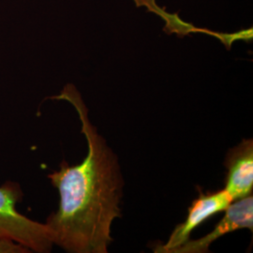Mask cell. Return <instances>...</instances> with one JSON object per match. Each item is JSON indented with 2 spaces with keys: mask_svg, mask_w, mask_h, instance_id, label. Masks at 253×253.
I'll list each match as a JSON object with an SVG mask.
<instances>
[{
  "mask_svg": "<svg viewBox=\"0 0 253 253\" xmlns=\"http://www.w3.org/2000/svg\"><path fill=\"white\" fill-rule=\"evenodd\" d=\"M76 110L87 155L78 165L66 162L48 175L59 192L58 210L48 217L54 245L71 253H106L112 243L111 226L121 217L123 179L118 159L88 118L87 108L76 87L69 84L55 96Z\"/></svg>",
  "mask_w": 253,
  "mask_h": 253,
  "instance_id": "cell-1",
  "label": "cell"
},
{
  "mask_svg": "<svg viewBox=\"0 0 253 253\" xmlns=\"http://www.w3.org/2000/svg\"><path fill=\"white\" fill-rule=\"evenodd\" d=\"M22 195L17 184L7 182L0 188V238L22 245L30 252L50 253L54 242L49 228L16 209Z\"/></svg>",
  "mask_w": 253,
  "mask_h": 253,
  "instance_id": "cell-2",
  "label": "cell"
},
{
  "mask_svg": "<svg viewBox=\"0 0 253 253\" xmlns=\"http://www.w3.org/2000/svg\"><path fill=\"white\" fill-rule=\"evenodd\" d=\"M233 200L225 190L204 194L193 201L190 208L186 220L177 225L173 230L167 243L159 245L155 249V253H169L172 249L179 247L190 239L192 231L218 212L224 211L232 204Z\"/></svg>",
  "mask_w": 253,
  "mask_h": 253,
  "instance_id": "cell-3",
  "label": "cell"
},
{
  "mask_svg": "<svg viewBox=\"0 0 253 253\" xmlns=\"http://www.w3.org/2000/svg\"><path fill=\"white\" fill-rule=\"evenodd\" d=\"M225 209V215L215 229L208 235L198 240H188L179 247L172 249L169 253H205L209 252V247L217 238L226 234L241 229H253V195L243 199L234 201Z\"/></svg>",
  "mask_w": 253,
  "mask_h": 253,
  "instance_id": "cell-4",
  "label": "cell"
},
{
  "mask_svg": "<svg viewBox=\"0 0 253 253\" xmlns=\"http://www.w3.org/2000/svg\"><path fill=\"white\" fill-rule=\"evenodd\" d=\"M225 189L234 201L252 195L253 189V139H245L227 154Z\"/></svg>",
  "mask_w": 253,
  "mask_h": 253,
  "instance_id": "cell-5",
  "label": "cell"
},
{
  "mask_svg": "<svg viewBox=\"0 0 253 253\" xmlns=\"http://www.w3.org/2000/svg\"><path fill=\"white\" fill-rule=\"evenodd\" d=\"M31 253L26 247L8 239L0 238V253Z\"/></svg>",
  "mask_w": 253,
  "mask_h": 253,
  "instance_id": "cell-6",
  "label": "cell"
}]
</instances>
